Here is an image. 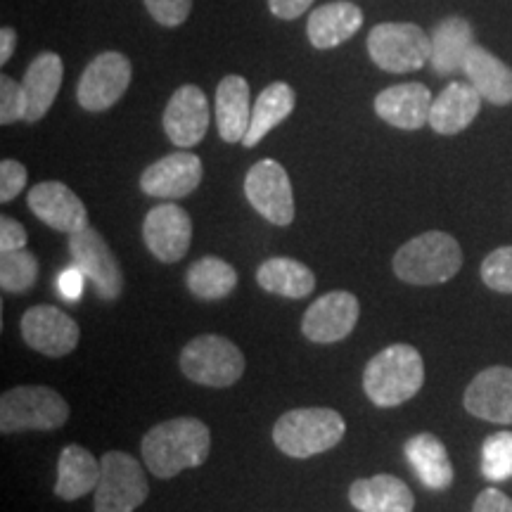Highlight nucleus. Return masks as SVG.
<instances>
[{
	"label": "nucleus",
	"mask_w": 512,
	"mask_h": 512,
	"mask_svg": "<svg viewBox=\"0 0 512 512\" xmlns=\"http://www.w3.org/2000/svg\"><path fill=\"white\" fill-rule=\"evenodd\" d=\"M64 76L62 57L57 53H41L34 62L29 64L24 74V93H27V119L29 124L43 119L60 93Z\"/></svg>",
	"instance_id": "a878e982"
},
{
	"label": "nucleus",
	"mask_w": 512,
	"mask_h": 512,
	"mask_svg": "<svg viewBox=\"0 0 512 512\" xmlns=\"http://www.w3.org/2000/svg\"><path fill=\"white\" fill-rule=\"evenodd\" d=\"M482 475L489 482L512 479V432H496L482 446Z\"/></svg>",
	"instance_id": "473e14b6"
},
{
	"label": "nucleus",
	"mask_w": 512,
	"mask_h": 512,
	"mask_svg": "<svg viewBox=\"0 0 512 512\" xmlns=\"http://www.w3.org/2000/svg\"><path fill=\"white\" fill-rule=\"evenodd\" d=\"M29 209L34 211L38 221L60 233H76V230L88 226L86 204L72 188L60 181H43L34 185L27 195Z\"/></svg>",
	"instance_id": "dca6fc26"
},
{
	"label": "nucleus",
	"mask_w": 512,
	"mask_h": 512,
	"mask_svg": "<svg viewBox=\"0 0 512 512\" xmlns=\"http://www.w3.org/2000/svg\"><path fill=\"white\" fill-rule=\"evenodd\" d=\"M38 278V261L27 247L15 252H0V287L5 292L22 294L34 287Z\"/></svg>",
	"instance_id": "2f4dec72"
},
{
	"label": "nucleus",
	"mask_w": 512,
	"mask_h": 512,
	"mask_svg": "<svg viewBox=\"0 0 512 512\" xmlns=\"http://www.w3.org/2000/svg\"><path fill=\"white\" fill-rule=\"evenodd\" d=\"M413 472L427 489L444 491L453 484V465L446 446L430 432L415 434L403 446Z\"/></svg>",
	"instance_id": "cd10ccee"
},
{
	"label": "nucleus",
	"mask_w": 512,
	"mask_h": 512,
	"mask_svg": "<svg viewBox=\"0 0 512 512\" xmlns=\"http://www.w3.org/2000/svg\"><path fill=\"white\" fill-rule=\"evenodd\" d=\"M368 53L384 72L408 74L430 62L432 41L418 24L387 22L370 31Z\"/></svg>",
	"instance_id": "0eeeda50"
},
{
	"label": "nucleus",
	"mask_w": 512,
	"mask_h": 512,
	"mask_svg": "<svg viewBox=\"0 0 512 512\" xmlns=\"http://www.w3.org/2000/svg\"><path fill=\"white\" fill-rule=\"evenodd\" d=\"M256 283L261 290L278 294V297L304 299L316 290V275L302 261L290 259V256H273L259 266Z\"/></svg>",
	"instance_id": "c85d7f7f"
},
{
	"label": "nucleus",
	"mask_w": 512,
	"mask_h": 512,
	"mask_svg": "<svg viewBox=\"0 0 512 512\" xmlns=\"http://www.w3.org/2000/svg\"><path fill=\"white\" fill-rule=\"evenodd\" d=\"M27 247V230L10 216L0 219V252H15Z\"/></svg>",
	"instance_id": "4c0bfd02"
},
{
	"label": "nucleus",
	"mask_w": 512,
	"mask_h": 512,
	"mask_svg": "<svg viewBox=\"0 0 512 512\" xmlns=\"http://www.w3.org/2000/svg\"><path fill=\"white\" fill-rule=\"evenodd\" d=\"M363 12L354 3H328L320 5L311 12L309 24H306V34L313 48L328 50L342 46L351 36L361 29Z\"/></svg>",
	"instance_id": "5701e85b"
},
{
	"label": "nucleus",
	"mask_w": 512,
	"mask_h": 512,
	"mask_svg": "<svg viewBox=\"0 0 512 512\" xmlns=\"http://www.w3.org/2000/svg\"><path fill=\"white\" fill-rule=\"evenodd\" d=\"M102 475L100 460L83 446H64L57 460L55 496L62 501H79L98 489Z\"/></svg>",
	"instance_id": "b1692460"
},
{
	"label": "nucleus",
	"mask_w": 512,
	"mask_h": 512,
	"mask_svg": "<svg viewBox=\"0 0 512 512\" xmlns=\"http://www.w3.org/2000/svg\"><path fill=\"white\" fill-rule=\"evenodd\" d=\"M69 420V403L50 387H15L0 396L3 434L60 430Z\"/></svg>",
	"instance_id": "39448f33"
},
{
	"label": "nucleus",
	"mask_w": 512,
	"mask_h": 512,
	"mask_svg": "<svg viewBox=\"0 0 512 512\" xmlns=\"http://www.w3.org/2000/svg\"><path fill=\"white\" fill-rule=\"evenodd\" d=\"M482 95L475 86L463 81H453L432 102L430 126L441 136H456L475 121L482 107Z\"/></svg>",
	"instance_id": "aec40b11"
},
{
	"label": "nucleus",
	"mask_w": 512,
	"mask_h": 512,
	"mask_svg": "<svg viewBox=\"0 0 512 512\" xmlns=\"http://www.w3.org/2000/svg\"><path fill=\"white\" fill-rule=\"evenodd\" d=\"M344 432L347 422L332 408H294L275 422L273 441L285 456L304 460L335 448Z\"/></svg>",
	"instance_id": "20e7f679"
},
{
	"label": "nucleus",
	"mask_w": 512,
	"mask_h": 512,
	"mask_svg": "<svg viewBox=\"0 0 512 512\" xmlns=\"http://www.w3.org/2000/svg\"><path fill=\"white\" fill-rule=\"evenodd\" d=\"M313 5V0H268V8L278 19H297Z\"/></svg>",
	"instance_id": "a19ab883"
},
{
	"label": "nucleus",
	"mask_w": 512,
	"mask_h": 512,
	"mask_svg": "<svg viewBox=\"0 0 512 512\" xmlns=\"http://www.w3.org/2000/svg\"><path fill=\"white\" fill-rule=\"evenodd\" d=\"M181 370L188 380L204 387H230L245 373L240 347L221 335H200L181 351Z\"/></svg>",
	"instance_id": "423d86ee"
},
{
	"label": "nucleus",
	"mask_w": 512,
	"mask_h": 512,
	"mask_svg": "<svg viewBox=\"0 0 512 512\" xmlns=\"http://www.w3.org/2000/svg\"><path fill=\"white\" fill-rule=\"evenodd\" d=\"M27 169L24 164L15 162V159H3L0 164V202L8 204L27 188Z\"/></svg>",
	"instance_id": "e433bc0d"
},
{
	"label": "nucleus",
	"mask_w": 512,
	"mask_h": 512,
	"mask_svg": "<svg viewBox=\"0 0 512 512\" xmlns=\"http://www.w3.org/2000/svg\"><path fill=\"white\" fill-rule=\"evenodd\" d=\"M432 93L422 83H399V86L384 88L375 98V112L389 126L401 131H418L430 124Z\"/></svg>",
	"instance_id": "6ab92c4d"
},
{
	"label": "nucleus",
	"mask_w": 512,
	"mask_h": 512,
	"mask_svg": "<svg viewBox=\"0 0 512 512\" xmlns=\"http://www.w3.org/2000/svg\"><path fill=\"white\" fill-rule=\"evenodd\" d=\"M27 119V93L22 83L0 76V124L10 126Z\"/></svg>",
	"instance_id": "f704fd0d"
},
{
	"label": "nucleus",
	"mask_w": 512,
	"mask_h": 512,
	"mask_svg": "<svg viewBox=\"0 0 512 512\" xmlns=\"http://www.w3.org/2000/svg\"><path fill=\"white\" fill-rule=\"evenodd\" d=\"M349 501L358 512H413V491L394 475L356 479L349 489Z\"/></svg>",
	"instance_id": "412c9836"
},
{
	"label": "nucleus",
	"mask_w": 512,
	"mask_h": 512,
	"mask_svg": "<svg viewBox=\"0 0 512 512\" xmlns=\"http://www.w3.org/2000/svg\"><path fill=\"white\" fill-rule=\"evenodd\" d=\"M22 337L38 354L60 358L72 354L79 344L81 330L72 316L57 306H31L22 316Z\"/></svg>",
	"instance_id": "f8f14e48"
},
{
	"label": "nucleus",
	"mask_w": 512,
	"mask_h": 512,
	"mask_svg": "<svg viewBox=\"0 0 512 512\" xmlns=\"http://www.w3.org/2000/svg\"><path fill=\"white\" fill-rule=\"evenodd\" d=\"M465 408L479 420L512 425V368L482 370L467 387Z\"/></svg>",
	"instance_id": "a211bd4d"
},
{
	"label": "nucleus",
	"mask_w": 512,
	"mask_h": 512,
	"mask_svg": "<svg viewBox=\"0 0 512 512\" xmlns=\"http://www.w3.org/2000/svg\"><path fill=\"white\" fill-rule=\"evenodd\" d=\"M432 69L441 76L463 72L467 55L475 46V34H472L470 22L463 17H448L434 29L430 36Z\"/></svg>",
	"instance_id": "bb28decb"
},
{
	"label": "nucleus",
	"mask_w": 512,
	"mask_h": 512,
	"mask_svg": "<svg viewBox=\"0 0 512 512\" xmlns=\"http://www.w3.org/2000/svg\"><path fill=\"white\" fill-rule=\"evenodd\" d=\"M209 427L197 418L159 422L140 441L147 470L159 479H171L190 467H200L209 456Z\"/></svg>",
	"instance_id": "f257e3e1"
},
{
	"label": "nucleus",
	"mask_w": 512,
	"mask_h": 512,
	"mask_svg": "<svg viewBox=\"0 0 512 512\" xmlns=\"http://www.w3.org/2000/svg\"><path fill=\"white\" fill-rule=\"evenodd\" d=\"M209 128V102L202 88L181 86L164 110V131L181 150L200 145Z\"/></svg>",
	"instance_id": "f3484780"
},
{
	"label": "nucleus",
	"mask_w": 512,
	"mask_h": 512,
	"mask_svg": "<svg viewBox=\"0 0 512 512\" xmlns=\"http://www.w3.org/2000/svg\"><path fill=\"white\" fill-rule=\"evenodd\" d=\"M83 280H86V275H83L79 268H67V271H62L60 278H57V292H60V297L67 299V302H79L83 294Z\"/></svg>",
	"instance_id": "58836bf2"
},
{
	"label": "nucleus",
	"mask_w": 512,
	"mask_h": 512,
	"mask_svg": "<svg viewBox=\"0 0 512 512\" xmlns=\"http://www.w3.org/2000/svg\"><path fill=\"white\" fill-rule=\"evenodd\" d=\"M131 83V62L121 53H102L81 74L79 105L86 112H105L117 105Z\"/></svg>",
	"instance_id": "9b49d317"
},
{
	"label": "nucleus",
	"mask_w": 512,
	"mask_h": 512,
	"mask_svg": "<svg viewBox=\"0 0 512 512\" xmlns=\"http://www.w3.org/2000/svg\"><path fill=\"white\" fill-rule=\"evenodd\" d=\"M245 195L252 207L273 226L294 221V192L285 166L275 159H261L245 178Z\"/></svg>",
	"instance_id": "9d476101"
},
{
	"label": "nucleus",
	"mask_w": 512,
	"mask_h": 512,
	"mask_svg": "<svg viewBox=\"0 0 512 512\" xmlns=\"http://www.w3.org/2000/svg\"><path fill=\"white\" fill-rule=\"evenodd\" d=\"M185 285H188V290L197 299L216 302V299L228 297L235 290V285H238V271L228 261L219 259V256H204V259L195 261L188 268Z\"/></svg>",
	"instance_id": "7c9ffc66"
},
{
	"label": "nucleus",
	"mask_w": 512,
	"mask_h": 512,
	"mask_svg": "<svg viewBox=\"0 0 512 512\" xmlns=\"http://www.w3.org/2000/svg\"><path fill=\"white\" fill-rule=\"evenodd\" d=\"M69 254H72L74 266L91 280L95 292L105 302H114L124 292V273L117 256L102 240L98 230L86 226L69 235Z\"/></svg>",
	"instance_id": "1a4fd4ad"
},
{
	"label": "nucleus",
	"mask_w": 512,
	"mask_h": 512,
	"mask_svg": "<svg viewBox=\"0 0 512 512\" xmlns=\"http://www.w3.org/2000/svg\"><path fill=\"white\" fill-rule=\"evenodd\" d=\"M202 183V162L192 152H174L150 164L140 176L145 195L159 200H181Z\"/></svg>",
	"instance_id": "2eb2a0df"
},
{
	"label": "nucleus",
	"mask_w": 512,
	"mask_h": 512,
	"mask_svg": "<svg viewBox=\"0 0 512 512\" xmlns=\"http://www.w3.org/2000/svg\"><path fill=\"white\" fill-rule=\"evenodd\" d=\"M463 266V249L453 235L430 230L408 240L394 256L396 278L408 285L448 283Z\"/></svg>",
	"instance_id": "7ed1b4c3"
},
{
	"label": "nucleus",
	"mask_w": 512,
	"mask_h": 512,
	"mask_svg": "<svg viewBox=\"0 0 512 512\" xmlns=\"http://www.w3.org/2000/svg\"><path fill=\"white\" fill-rule=\"evenodd\" d=\"M15 46H17V34L15 29L10 27H3V31H0V62H8L12 53H15Z\"/></svg>",
	"instance_id": "79ce46f5"
},
{
	"label": "nucleus",
	"mask_w": 512,
	"mask_h": 512,
	"mask_svg": "<svg viewBox=\"0 0 512 512\" xmlns=\"http://www.w3.org/2000/svg\"><path fill=\"white\" fill-rule=\"evenodd\" d=\"M361 304L351 292L337 290L318 297L304 313L302 332L313 344L342 342L354 332Z\"/></svg>",
	"instance_id": "ddd939ff"
},
{
	"label": "nucleus",
	"mask_w": 512,
	"mask_h": 512,
	"mask_svg": "<svg viewBox=\"0 0 512 512\" xmlns=\"http://www.w3.org/2000/svg\"><path fill=\"white\" fill-rule=\"evenodd\" d=\"M463 72L467 83L491 105H510L512 102V69L482 46H472Z\"/></svg>",
	"instance_id": "393cba45"
},
{
	"label": "nucleus",
	"mask_w": 512,
	"mask_h": 512,
	"mask_svg": "<svg viewBox=\"0 0 512 512\" xmlns=\"http://www.w3.org/2000/svg\"><path fill=\"white\" fill-rule=\"evenodd\" d=\"M249 83L238 74H230L216 88V126L226 143H242L252 121Z\"/></svg>",
	"instance_id": "4be33fe9"
},
{
	"label": "nucleus",
	"mask_w": 512,
	"mask_h": 512,
	"mask_svg": "<svg viewBox=\"0 0 512 512\" xmlns=\"http://www.w3.org/2000/svg\"><path fill=\"white\" fill-rule=\"evenodd\" d=\"M425 382V363L411 344H392L370 358L363 389L375 406L394 408L413 399Z\"/></svg>",
	"instance_id": "f03ea898"
},
{
	"label": "nucleus",
	"mask_w": 512,
	"mask_h": 512,
	"mask_svg": "<svg viewBox=\"0 0 512 512\" xmlns=\"http://www.w3.org/2000/svg\"><path fill=\"white\" fill-rule=\"evenodd\" d=\"M143 240L155 259L176 264L188 254L192 242V221L188 211L174 202L150 209L143 223Z\"/></svg>",
	"instance_id": "4468645a"
},
{
	"label": "nucleus",
	"mask_w": 512,
	"mask_h": 512,
	"mask_svg": "<svg viewBox=\"0 0 512 512\" xmlns=\"http://www.w3.org/2000/svg\"><path fill=\"white\" fill-rule=\"evenodd\" d=\"M482 280L489 290L512 294V247H498L486 256Z\"/></svg>",
	"instance_id": "72a5a7b5"
},
{
	"label": "nucleus",
	"mask_w": 512,
	"mask_h": 512,
	"mask_svg": "<svg viewBox=\"0 0 512 512\" xmlns=\"http://www.w3.org/2000/svg\"><path fill=\"white\" fill-rule=\"evenodd\" d=\"M102 475L95 489V512H133L147 501L143 465L121 451L105 453L100 460Z\"/></svg>",
	"instance_id": "6e6552de"
},
{
	"label": "nucleus",
	"mask_w": 512,
	"mask_h": 512,
	"mask_svg": "<svg viewBox=\"0 0 512 512\" xmlns=\"http://www.w3.org/2000/svg\"><path fill=\"white\" fill-rule=\"evenodd\" d=\"M472 512H512V498L498 489H484L477 496Z\"/></svg>",
	"instance_id": "ea45409f"
},
{
	"label": "nucleus",
	"mask_w": 512,
	"mask_h": 512,
	"mask_svg": "<svg viewBox=\"0 0 512 512\" xmlns=\"http://www.w3.org/2000/svg\"><path fill=\"white\" fill-rule=\"evenodd\" d=\"M294 91L287 83L275 81L271 86L261 91L252 107V121H249V131L242 145L254 147L266 138V133H271L275 126L283 124L294 110Z\"/></svg>",
	"instance_id": "c756f323"
},
{
	"label": "nucleus",
	"mask_w": 512,
	"mask_h": 512,
	"mask_svg": "<svg viewBox=\"0 0 512 512\" xmlns=\"http://www.w3.org/2000/svg\"><path fill=\"white\" fill-rule=\"evenodd\" d=\"M145 8L162 27H178L190 17L192 0H145Z\"/></svg>",
	"instance_id": "c9c22d12"
}]
</instances>
